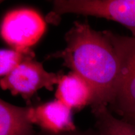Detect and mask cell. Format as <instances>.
<instances>
[{
    "label": "cell",
    "mask_w": 135,
    "mask_h": 135,
    "mask_svg": "<svg viewBox=\"0 0 135 135\" xmlns=\"http://www.w3.org/2000/svg\"><path fill=\"white\" fill-rule=\"evenodd\" d=\"M66 46L58 57L64 65L84 78L94 94L91 107L111 106L116 97L121 61L108 37L91 29L86 22L76 21L66 34Z\"/></svg>",
    "instance_id": "obj_1"
},
{
    "label": "cell",
    "mask_w": 135,
    "mask_h": 135,
    "mask_svg": "<svg viewBox=\"0 0 135 135\" xmlns=\"http://www.w3.org/2000/svg\"><path fill=\"white\" fill-rule=\"evenodd\" d=\"M121 61V73L116 97L111 108L126 119L135 115V37L104 31Z\"/></svg>",
    "instance_id": "obj_2"
},
{
    "label": "cell",
    "mask_w": 135,
    "mask_h": 135,
    "mask_svg": "<svg viewBox=\"0 0 135 135\" xmlns=\"http://www.w3.org/2000/svg\"><path fill=\"white\" fill-rule=\"evenodd\" d=\"M53 13L94 16L118 22L135 37V0H55Z\"/></svg>",
    "instance_id": "obj_3"
},
{
    "label": "cell",
    "mask_w": 135,
    "mask_h": 135,
    "mask_svg": "<svg viewBox=\"0 0 135 135\" xmlns=\"http://www.w3.org/2000/svg\"><path fill=\"white\" fill-rule=\"evenodd\" d=\"M46 24L41 15L31 8H19L6 13L1 26L3 40L13 50L30 53L43 35Z\"/></svg>",
    "instance_id": "obj_4"
},
{
    "label": "cell",
    "mask_w": 135,
    "mask_h": 135,
    "mask_svg": "<svg viewBox=\"0 0 135 135\" xmlns=\"http://www.w3.org/2000/svg\"><path fill=\"white\" fill-rule=\"evenodd\" d=\"M61 75L46 71L43 65L33 58L25 60L16 69L0 80L3 89H8L12 95L21 94L28 101L40 89H53Z\"/></svg>",
    "instance_id": "obj_5"
},
{
    "label": "cell",
    "mask_w": 135,
    "mask_h": 135,
    "mask_svg": "<svg viewBox=\"0 0 135 135\" xmlns=\"http://www.w3.org/2000/svg\"><path fill=\"white\" fill-rule=\"evenodd\" d=\"M73 110L63 102L54 101L33 107L30 106L29 118L43 132L58 134L76 130L73 119Z\"/></svg>",
    "instance_id": "obj_6"
},
{
    "label": "cell",
    "mask_w": 135,
    "mask_h": 135,
    "mask_svg": "<svg viewBox=\"0 0 135 135\" xmlns=\"http://www.w3.org/2000/svg\"><path fill=\"white\" fill-rule=\"evenodd\" d=\"M56 98L72 110H80L93 103L92 88L84 78L75 72L62 75L58 83Z\"/></svg>",
    "instance_id": "obj_7"
},
{
    "label": "cell",
    "mask_w": 135,
    "mask_h": 135,
    "mask_svg": "<svg viewBox=\"0 0 135 135\" xmlns=\"http://www.w3.org/2000/svg\"><path fill=\"white\" fill-rule=\"evenodd\" d=\"M30 106L20 107L0 99V135H35Z\"/></svg>",
    "instance_id": "obj_8"
},
{
    "label": "cell",
    "mask_w": 135,
    "mask_h": 135,
    "mask_svg": "<svg viewBox=\"0 0 135 135\" xmlns=\"http://www.w3.org/2000/svg\"><path fill=\"white\" fill-rule=\"evenodd\" d=\"M99 135H135V124L115 117L107 106L91 107Z\"/></svg>",
    "instance_id": "obj_9"
},
{
    "label": "cell",
    "mask_w": 135,
    "mask_h": 135,
    "mask_svg": "<svg viewBox=\"0 0 135 135\" xmlns=\"http://www.w3.org/2000/svg\"><path fill=\"white\" fill-rule=\"evenodd\" d=\"M35 54L33 51L23 53L15 50L3 49L0 51V75L4 77L25 60L33 58Z\"/></svg>",
    "instance_id": "obj_10"
},
{
    "label": "cell",
    "mask_w": 135,
    "mask_h": 135,
    "mask_svg": "<svg viewBox=\"0 0 135 135\" xmlns=\"http://www.w3.org/2000/svg\"><path fill=\"white\" fill-rule=\"evenodd\" d=\"M38 135H99L98 133H95L93 132H89V131H78L77 130L73 131H70V132H66V133H60V134H50V133H47L45 132H42Z\"/></svg>",
    "instance_id": "obj_11"
},
{
    "label": "cell",
    "mask_w": 135,
    "mask_h": 135,
    "mask_svg": "<svg viewBox=\"0 0 135 135\" xmlns=\"http://www.w3.org/2000/svg\"><path fill=\"white\" fill-rule=\"evenodd\" d=\"M125 119V120L128 121V122H130L135 124V115L131 116V117L128 118V119Z\"/></svg>",
    "instance_id": "obj_12"
}]
</instances>
